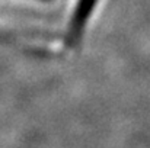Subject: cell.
<instances>
[{
	"instance_id": "6da1fadb",
	"label": "cell",
	"mask_w": 150,
	"mask_h": 148,
	"mask_svg": "<svg viewBox=\"0 0 150 148\" xmlns=\"http://www.w3.org/2000/svg\"><path fill=\"white\" fill-rule=\"evenodd\" d=\"M96 1L98 0H77V4H76L73 16H71L70 29H69V39H67L69 45L74 47L80 42L86 22L96 6Z\"/></svg>"
}]
</instances>
